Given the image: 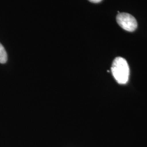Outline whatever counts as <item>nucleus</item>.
I'll return each mask as SVG.
<instances>
[{
    "label": "nucleus",
    "instance_id": "2",
    "mask_svg": "<svg viewBox=\"0 0 147 147\" xmlns=\"http://www.w3.org/2000/svg\"><path fill=\"white\" fill-rule=\"evenodd\" d=\"M117 21L119 26L127 32H132L137 29V21L128 13H119L117 16Z\"/></svg>",
    "mask_w": 147,
    "mask_h": 147
},
{
    "label": "nucleus",
    "instance_id": "3",
    "mask_svg": "<svg viewBox=\"0 0 147 147\" xmlns=\"http://www.w3.org/2000/svg\"><path fill=\"white\" fill-rule=\"evenodd\" d=\"M8 59V55L3 46L0 43V63H5Z\"/></svg>",
    "mask_w": 147,
    "mask_h": 147
},
{
    "label": "nucleus",
    "instance_id": "1",
    "mask_svg": "<svg viewBox=\"0 0 147 147\" xmlns=\"http://www.w3.org/2000/svg\"><path fill=\"white\" fill-rule=\"evenodd\" d=\"M111 72L119 84H126L129 76V67L127 61L120 57L115 58L111 67Z\"/></svg>",
    "mask_w": 147,
    "mask_h": 147
},
{
    "label": "nucleus",
    "instance_id": "4",
    "mask_svg": "<svg viewBox=\"0 0 147 147\" xmlns=\"http://www.w3.org/2000/svg\"><path fill=\"white\" fill-rule=\"evenodd\" d=\"M89 1H91V2H92V3H100V2H101V1H102V0H89Z\"/></svg>",
    "mask_w": 147,
    "mask_h": 147
}]
</instances>
